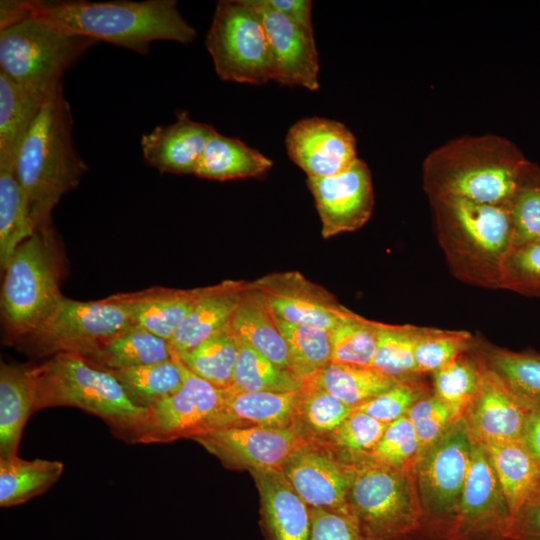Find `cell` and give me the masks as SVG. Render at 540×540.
Returning a JSON list of instances; mask_svg holds the SVG:
<instances>
[{"label": "cell", "instance_id": "6da1fadb", "mask_svg": "<svg viewBox=\"0 0 540 540\" xmlns=\"http://www.w3.org/2000/svg\"><path fill=\"white\" fill-rule=\"evenodd\" d=\"M0 12L30 16L67 33L147 54L155 41L191 43L194 28L174 0H4Z\"/></svg>", "mask_w": 540, "mask_h": 540}, {"label": "cell", "instance_id": "7a4b0ae2", "mask_svg": "<svg viewBox=\"0 0 540 540\" xmlns=\"http://www.w3.org/2000/svg\"><path fill=\"white\" fill-rule=\"evenodd\" d=\"M530 164L510 140L497 135L465 136L433 150L423 162L429 199L458 198L503 205L511 202Z\"/></svg>", "mask_w": 540, "mask_h": 540}, {"label": "cell", "instance_id": "3957f363", "mask_svg": "<svg viewBox=\"0 0 540 540\" xmlns=\"http://www.w3.org/2000/svg\"><path fill=\"white\" fill-rule=\"evenodd\" d=\"M73 118L63 88L41 107L17 155L16 172L36 230L51 225V213L87 170L72 137Z\"/></svg>", "mask_w": 540, "mask_h": 540}, {"label": "cell", "instance_id": "277c9868", "mask_svg": "<svg viewBox=\"0 0 540 540\" xmlns=\"http://www.w3.org/2000/svg\"><path fill=\"white\" fill-rule=\"evenodd\" d=\"M429 201L437 239L454 276L471 285L500 288L513 238L510 203L488 205L449 197Z\"/></svg>", "mask_w": 540, "mask_h": 540}, {"label": "cell", "instance_id": "5b68a950", "mask_svg": "<svg viewBox=\"0 0 540 540\" xmlns=\"http://www.w3.org/2000/svg\"><path fill=\"white\" fill-rule=\"evenodd\" d=\"M56 406L95 415L132 443H138L148 420V408L135 404L112 372L78 353H58L36 365V411Z\"/></svg>", "mask_w": 540, "mask_h": 540}, {"label": "cell", "instance_id": "8992f818", "mask_svg": "<svg viewBox=\"0 0 540 540\" xmlns=\"http://www.w3.org/2000/svg\"><path fill=\"white\" fill-rule=\"evenodd\" d=\"M98 43L30 16L0 12V70L42 103L63 88V74Z\"/></svg>", "mask_w": 540, "mask_h": 540}, {"label": "cell", "instance_id": "52a82bcc", "mask_svg": "<svg viewBox=\"0 0 540 540\" xmlns=\"http://www.w3.org/2000/svg\"><path fill=\"white\" fill-rule=\"evenodd\" d=\"M348 503L364 540H416L421 508L414 469L365 459L350 463Z\"/></svg>", "mask_w": 540, "mask_h": 540}, {"label": "cell", "instance_id": "ba28073f", "mask_svg": "<svg viewBox=\"0 0 540 540\" xmlns=\"http://www.w3.org/2000/svg\"><path fill=\"white\" fill-rule=\"evenodd\" d=\"M474 440L462 418L422 450L414 474L421 508L416 540H455L457 514Z\"/></svg>", "mask_w": 540, "mask_h": 540}, {"label": "cell", "instance_id": "9c48e42d", "mask_svg": "<svg viewBox=\"0 0 540 540\" xmlns=\"http://www.w3.org/2000/svg\"><path fill=\"white\" fill-rule=\"evenodd\" d=\"M51 225L37 229L15 250L1 291L8 335L19 342L36 331L63 296Z\"/></svg>", "mask_w": 540, "mask_h": 540}, {"label": "cell", "instance_id": "30bf717a", "mask_svg": "<svg viewBox=\"0 0 540 540\" xmlns=\"http://www.w3.org/2000/svg\"><path fill=\"white\" fill-rule=\"evenodd\" d=\"M205 46L221 80L254 85L273 80L267 32L248 0L217 3Z\"/></svg>", "mask_w": 540, "mask_h": 540}, {"label": "cell", "instance_id": "8fae6325", "mask_svg": "<svg viewBox=\"0 0 540 540\" xmlns=\"http://www.w3.org/2000/svg\"><path fill=\"white\" fill-rule=\"evenodd\" d=\"M133 325L127 306L116 295L96 301L62 296L40 327L21 343L39 355H85Z\"/></svg>", "mask_w": 540, "mask_h": 540}, {"label": "cell", "instance_id": "7c38bea8", "mask_svg": "<svg viewBox=\"0 0 540 540\" xmlns=\"http://www.w3.org/2000/svg\"><path fill=\"white\" fill-rule=\"evenodd\" d=\"M178 360L183 373V384L176 393L148 408L147 424L138 443L190 439L210 429L222 406L224 389L195 375Z\"/></svg>", "mask_w": 540, "mask_h": 540}, {"label": "cell", "instance_id": "4fadbf2b", "mask_svg": "<svg viewBox=\"0 0 540 540\" xmlns=\"http://www.w3.org/2000/svg\"><path fill=\"white\" fill-rule=\"evenodd\" d=\"M512 515L485 447L474 441L455 540H506Z\"/></svg>", "mask_w": 540, "mask_h": 540}, {"label": "cell", "instance_id": "5bb4252c", "mask_svg": "<svg viewBox=\"0 0 540 540\" xmlns=\"http://www.w3.org/2000/svg\"><path fill=\"white\" fill-rule=\"evenodd\" d=\"M190 439L222 462L249 470L282 469L298 449L310 442L293 426L223 427L200 432Z\"/></svg>", "mask_w": 540, "mask_h": 540}, {"label": "cell", "instance_id": "9a60e30c", "mask_svg": "<svg viewBox=\"0 0 540 540\" xmlns=\"http://www.w3.org/2000/svg\"><path fill=\"white\" fill-rule=\"evenodd\" d=\"M281 470L309 508L325 509L352 518L348 503L351 465L326 444L308 442L285 462Z\"/></svg>", "mask_w": 540, "mask_h": 540}, {"label": "cell", "instance_id": "2e32d148", "mask_svg": "<svg viewBox=\"0 0 540 540\" xmlns=\"http://www.w3.org/2000/svg\"><path fill=\"white\" fill-rule=\"evenodd\" d=\"M251 284L264 295L273 315L291 324L330 331L351 312L332 293L298 271L272 273Z\"/></svg>", "mask_w": 540, "mask_h": 540}, {"label": "cell", "instance_id": "e0dca14e", "mask_svg": "<svg viewBox=\"0 0 540 540\" xmlns=\"http://www.w3.org/2000/svg\"><path fill=\"white\" fill-rule=\"evenodd\" d=\"M307 185L324 238L355 231L369 220L374 207L373 185L370 170L361 159L338 175L308 178Z\"/></svg>", "mask_w": 540, "mask_h": 540}, {"label": "cell", "instance_id": "ac0fdd59", "mask_svg": "<svg viewBox=\"0 0 540 540\" xmlns=\"http://www.w3.org/2000/svg\"><path fill=\"white\" fill-rule=\"evenodd\" d=\"M289 158L308 178L338 175L358 159L352 132L335 120L304 118L293 124L285 137Z\"/></svg>", "mask_w": 540, "mask_h": 540}, {"label": "cell", "instance_id": "d6986e66", "mask_svg": "<svg viewBox=\"0 0 540 540\" xmlns=\"http://www.w3.org/2000/svg\"><path fill=\"white\" fill-rule=\"evenodd\" d=\"M260 15L269 39L274 73L281 85L319 88V57L313 36L278 11L267 0H248Z\"/></svg>", "mask_w": 540, "mask_h": 540}, {"label": "cell", "instance_id": "ffe728a7", "mask_svg": "<svg viewBox=\"0 0 540 540\" xmlns=\"http://www.w3.org/2000/svg\"><path fill=\"white\" fill-rule=\"evenodd\" d=\"M477 357L480 363L479 385L462 415L472 439L483 446L521 439L529 410Z\"/></svg>", "mask_w": 540, "mask_h": 540}, {"label": "cell", "instance_id": "44dd1931", "mask_svg": "<svg viewBox=\"0 0 540 540\" xmlns=\"http://www.w3.org/2000/svg\"><path fill=\"white\" fill-rule=\"evenodd\" d=\"M215 131L209 124L192 120L187 112H179L173 124L158 125L142 135V155L161 173L194 174Z\"/></svg>", "mask_w": 540, "mask_h": 540}, {"label": "cell", "instance_id": "7402d4cb", "mask_svg": "<svg viewBox=\"0 0 540 540\" xmlns=\"http://www.w3.org/2000/svg\"><path fill=\"white\" fill-rule=\"evenodd\" d=\"M261 499L263 523L270 540H309L310 508L281 469L250 470Z\"/></svg>", "mask_w": 540, "mask_h": 540}, {"label": "cell", "instance_id": "603a6c76", "mask_svg": "<svg viewBox=\"0 0 540 540\" xmlns=\"http://www.w3.org/2000/svg\"><path fill=\"white\" fill-rule=\"evenodd\" d=\"M247 282L225 280L204 287L203 293L169 341L176 354L190 351L231 324Z\"/></svg>", "mask_w": 540, "mask_h": 540}, {"label": "cell", "instance_id": "cb8c5ba5", "mask_svg": "<svg viewBox=\"0 0 540 540\" xmlns=\"http://www.w3.org/2000/svg\"><path fill=\"white\" fill-rule=\"evenodd\" d=\"M203 290L204 287L194 289L154 287L116 296L127 306L135 326L170 341Z\"/></svg>", "mask_w": 540, "mask_h": 540}, {"label": "cell", "instance_id": "d4e9b609", "mask_svg": "<svg viewBox=\"0 0 540 540\" xmlns=\"http://www.w3.org/2000/svg\"><path fill=\"white\" fill-rule=\"evenodd\" d=\"M299 391L248 392L224 389L222 406L209 430L223 427L293 426Z\"/></svg>", "mask_w": 540, "mask_h": 540}, {"label": "cell", "instance_id": "484cf974", "mask_svg": "<svg viewBox=\"0 0 540 540\" xmlns=\"http://www.w3.org/2000/svg\"><path fill=\"white\" fill-rule=\"evenodd\" d=\"M36 412V365L1 362L0 458L17 456L23 428Z\"/></svg>", "mask_w": 540, "mask_h": 540}, {"label": "cell", "instance_id": "4316f807", "mask_svg": "<svg viewBox=\"0 0 540 540\" xmlns=\"http://www.w3.org/2000/svg\"><path fill=\"white\" fill-rule=\"evenodd\" d=\"M236 336L279 367L289 370L286 343L264 295L247 282L231 320ZM292 372V371H291Z\"/></svg>", "mask_w": 540, "mask_h": 540}, {"label": "cell", "instance_id": "83f0119b", "mask_svg": "<svg viewBox=\"0 0 540 540\" xmlns=\"http://www.w3.org/2000/svg\"><path fill=\"white\" fill-rule=\"evenodd\" d=\"M272 164L269 158L240 139L215 131L206 144L194 175L218 181L255 178L267 173Z\"/></svg>", "mask_w": 540, "mask_h": 540}, {"label": "cell", "instance_id": "f1b7e54d", "mask_svg": "<svg viewBox=\"0 0 540 540\" xmlns=\"http://www.w3.org/2000/svg\"><path fill=\"white\" fill-rule=\"evenodd\" d=\"M484 447L513 517L540 488V464L521 439Z\"/></svg>", "mask_w": 540, "mask_h": 540}, {"label": "cell", "instance_id": "f546056e", "mask_svg": "<svg viewBox=\"0 0 540 540\" xmlns=\"http://www.w3.org/2000/svg\"><path fill=\"white\" fill-rule=\"evenodd\" d=\"M43 104L0 70V169L15 168L19 149Z\"/></svg>", "mask_w": 540, "mask_h": 540}, {"label": "cell", "instance_id": "4dcf8cb0", "mask_svg": "<svg viewBox=\"0 0 540 540\" xmlns=\"http://www.w3.org/2000/svg\"><path fill=\"white\" fill-rule=\"evenodd\" d=\"M172 355L169 341L133 325L82 356L100 368L118 370L164 362Z\"/></svg>", "mask_w": 540, "mask_h": 540}, {"label": "cell", "instance_id": "1f68e13d", "mask_svg": "<svg viewBox=\"0 0 540 540\" xmlns=\"http://www.w3.org/2000/svg\"><path fill=\"white\" fill-rule=\"evenodd\" d=\"M473 350L526 409H540V354L513 352L476 341Z\"/></svg>", "mask_w": 540, "mask_h": 540}, {"label": "cell", "instance_id": "d6a6232c", "mask_svg": "<svg viewBox=\"0 0 540 540\" xmlns=\"http://www.w3.org/2000/svg\"><path fill=\"white\" fill-rule=\"evenodd\" d=\"M306 382L326 390L355 409L388 391L400 381L373 367L330 362Z\"/></svg>", "mask_w": 540, "mask_h": 540}, {"label": "cell", "instance_id": "836d02e7", "mask_svg": "<svg viewBox=\"0 0 540 540\" xmlns=\"http://www.w3.org/2000/svg\"><path fill=\"white\" fill-rule=\"evenodd\" d=\"M60 461L0 458V506L12 507L46 492L60 478Z\"/></svg>", "mask_w": 540, "mask_h": 540}, {"label": "cell", "instance_id": "e575fe53", "mask_svg": "<svg viewBox=\"0 0 540 540\" xmlns=\"http://www.w3.org/2000/svg\"><path fill=\"white\" fill-rule=\"evenodd\" d=\"M35 231L16 169H0V264L3 270L17 247Z\"/></svg>", "mask_w": 540, "mask_h": 540}, {"label": "cell", "instance_id": "d590c367", "mask_svg": "<svg viewBox=\"0 0 540 540\" xmlns=\"http://www.w3.org/2000/svg\"><path fill=\"white\" fill-rule=\"evenodd\" d=\"M238 351V337L230 324L190 351L175 354L195 375L219 389H228L232 385Z\"/></svg>", "mask_w": 540, "mask_h": 540}, {"label": "cell", "instance_id": "8d00e7d4", "mask_svg": "<svg viewBox=\"0 0 540 540\" xmlns=\"http://www.w3.org/2000/svg\"><path fill=\"white\" fill-rule=\"evenodd\" d=\"M353 410L326 390L305 382L299 391L293 427L309 441L324 442Z\"/></svg>", "mask_w": 540, "mask_h": 540}, {"label": "cell", "instance_id": "74e56055", "mask_svg": "<svg viewBox=\"0 0 540 540\" xmlns=\"http://www.w3.org/2000/svg\"><path fill=\"white\" fill-rule=\"evenodd\" d=\"M109 371L121 382L132 401L145 408L176 393L183 384V373L174 351L172 358L164 362Z\"/></svg>", "mask_w": 540, "mask_h": 540}, {"label": "cell", "instance_id": "f35d334b", "mask_svg": "<svg viewBox=\"0 0 540 540\" xmlns=\"http://www.w3.org/2000/svg\"><path fill=\"white\" fill-rule=\"evenodd\" d=\"M239 351L230 389L248 392H293L304 382L238 338ZM229 389V388H228Z\"/></svg>", "mask_w": 540, "mask_h": 540}, {"label": "cell", "instance_id": "ab89813d", "mask_svg": "<svg viewBox=\"0 0 540 540\" xmlns=\"http://www.w3.org/2000/svg\"><path fill=\"white\" fill-rule=\"evenodd\" d=\"M275 319L287 346L290 369L305 383L330 363L329 331Z\"/></svg>", "mask_w": 540, "mask_h": 540}, {"label": "cell", "instance_id": "60d3db41", "mask_svg": "<svg viewBox=\"0 0 540 540\" xmlns=\"http://www.w3.org/2000/svg\"><path fill=\"white\" fill-rule=\"evenodd\" d=\"M421 327L378 323L377 348L371 367L398 381L416 379L415 344Z\"/></svg>", "mask_w": 540, "mask_h": 540}, {"label": "cell", "instance_id": "b9f144b4", "mask_svg": "<svg viewBox=\"0 0 540 540\" xmlns=\"http://www.w3.org/2000/svg\"><path fill=\"white\" fill-rule=\"evenodd\" d=\"M378 323L350 312L330 331V362L371 367Z\"/></svg>", "mask_w": 540, "mask_h": 540}, {"label": "cell", "instance_id": "7bdbcfd3", "mask_svg": "<svg viewBox=\"0 0 540 540\" xmlns=\"http://www.w3.org/2000/svg\"><path fill=\"white\" fill-rule=\"evenodd\" d=\"M432 375L433 394L462 418L480 380V363L473 347Z\"/></svg>", "mask_w": 540, "mask_h": 540}, {"label": "cell", "instance_id": "ee69618b", "mask_svg": "<svg viewBox=\"0 0 540 540\" xmlns=\"http://www.w3.org/2000/svg\"><path fill=\"white\" fill-rule=\"evenodd\" d=\"M388 424L353 410L344 422L322 442L341 460L355 463L368 458Z\"/></svg>", "mask_w": 540, "mask_h": 540}, {"label": "cell", "instance_id": "f6af8a7d", "mask_svg": "<svg viewBox=\"0 0 540 540\" xmlns=\"http://www.w3.org/2000/svg\"><path fill=\"white\" fill-rule=\"evenodd\" d=\"M474 339L467 331L421 327L415 344L417 373H433L472 349Z\"/></svg>", "mask_w": 540, "mask_h": 540}, {"label": "cell", "instance_id": "bcb514c9", "mask_svg": "<svg viewBox=\"0 0 540 540\" xmlns=\"http://www.w3.org/2000/svg\"><path fill=\"white\" fill-rule=\"evenodd\" d=\"M512 247L540 239V166L530 162L510 202Z\"/></svg>", "mask_w": 540, "mask_h": 540}, {"label": "cell", "instance_id": "7dc6e473", "mask_svg": "<svg viewBox=\"0 0 540 540\" xmlns=\"http://www.w3.org/2000/svg\"><path fill=\"white\" fill-rule=\"evenodd\" d=\"M500 288L540 297V239L510 249L503 263Z\"/></svg>", "mask_w": 540, "mask_h": 540}, {"label": "cell", "instance_id": "c3c4849f", "mask_svg": "<svg viewBox=\"0 0 540 540\" xmlns=\"http://www.w3.org/2000/svg\"><path fill=\"white\" fill-rule=\"evenodd\" d=\"M420 452L416 431L406 415L387 425L367 459L397 469H412Z\"/></svg>", "mask_w": 540, "mask_h": 540}, {"label": "cell", "instance_id": "681fc988", "mask_svg": "<svg viewBox=\"0 0 540 540\" xmlns=\"http://www.w3.org/2000/svg\"><path fill=\"white\" fill-rule=\"evenodd\" d=\"M421 451L439 440L461 417L433 393L419 399L408 411Z\"/></svg>", "mask_w": 540, "mask_h": 540}, {"label": "cell", "instance_id": "f907efd6", "mask_svg": "<svg viewBox=\"0 0 540 540\" xmlns=\"http://www.w3.org/2000/svg\"><path fill=\"white\" fill-rule=\"evenodd\" d=\"M429 394L428 386L417 379L400 381L388 391L354 410L363 412L372 418L389 424L406 416L410 408L422 397Z\"/></svg>", "mask_w": 540, "mask_h": 540}, {"label": "cell", "instance_id": "816d5d0a", "mask_svg": "<svg viewBox=\"0 0 540 540\" xmlns=\"http://www.w3.org/2000/svg\"><path fill=\"white\" fill-rule=\"evenodd\" d=\"M309 540H364L353 518L319 508H310Z\"/></svg>", "mask_w": 540, "mask_h": 540}, {"label": "cell", "instance_id": "f5cc1de1", "mask_svg": "<svg viewBox=\"0 0 540 540\" xmlns=\"http://www.w3.org/2000/svg\"><path fill=\"white\" fill-rule=\"evenodd\" d=\"M506 540H540V488L513 515Z\"/></svg>", "mask_w": 540, "mask_h": 540}, {"label": "cell", "instance_id": "db71d44e", "mask_svg": "<svg viewBox=\"0 0 540 540\" xmlns=\"http://www.w3.org/2000/svg\"><path fill=\"white\" fill-rule=\"evenodd\" d=\"M268 4L287 19L313 32L311 9L312 2L308 0H267Z\"/></svg>", "mask_w": 540, "mask_h": 540}, {"label": "cell", "instance_id": "11a10c76", "mask_svg": "<svg viewBox=\"0 0 540 540\" xmlns=\"http://www.w3.org/2000/svg\"><path fill=\"white\" fill-rule=\"evenodd\" d=\"M521 440L540 464V409L528 412Z\"/></svg>", "mask_w": 540, "mask_h": 540}]
</instances>
